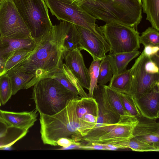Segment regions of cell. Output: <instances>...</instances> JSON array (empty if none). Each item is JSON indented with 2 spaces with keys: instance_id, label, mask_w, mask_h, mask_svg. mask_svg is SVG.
Returning <instances> with one entry per match:
<instances>
[{
  "instance_id": "obj_33",
  "label": "cell",
  "mask_w": 159,
  "mask_h": 159,
  "mask_svg": "<svg viewBox=\"0 0 159 159\" xmlns=\"http://www.w3.org/2000/svg\"><path fill=\"white\" fill-rule=\"evenodd\" d=\"M62 69L70 82L77 89L79 92V95L81 98L88 97L87 94L84 91L83 88L81 86L77 78L72 73L65 63H63Z\"/></svg>"
},
{
  "instance_id": "obj_38",
  "label": "cell",
  "mask_w": 159,
  "mask_h": 159,
  "mask_svg": "<svg viewBox=\"0 0 159 159\" xmlns=\"http://www.w3.org/2000/svg\"><path fill=\"white\" fill-rule=\"evenodd\" d=\"M5 62L0 59V75L4 73Z\"/></svg>"
},
{
  "instance_id": "obj_12",
  "label": "cell",
  "mask_w": 159,
  "mask_h": 159,
  "mask_svg": "<svg viewBox=\"0 0 159 159\" xmlns=\"http://www.w3.org/2000/svg\"><path fill=\"white\" fill-rule=\"evenodd\" d=\"M80 50L78 48L66 51L64 57L65 64L77 78L82 87L88 90L90 78Z\"/></svg>"
},
{
  "instance_id": "obj_19",
  "label": "cell",
  "mask_w": 159,
  "mask_h": 159,
  "mask_svg": "<svg viewBox=\"0 0 159 159\" xmlns=\"http://www.w3.org/2000/svg\"><path fill=\"white\" fill-rule=\"evenodd\" d=\"M11 84L12 95L19 90L25 89L27 84L34 77V75L29 74L16 67H14L6 72Z\"/></svg>"
},
{
  "instance_id": "obj_26",
  "label": "cell",
  "mask_w": 159,
  "mask_h": 159,
  "mask_svg": "<svg viewBox=\"0 0 159 159\" xmlns=\"http://www.w3.org/2000/svg\"><path fill=\"white\" fill-rule=\"evenodd\" d=\"M32 51L26 49H20L13 52L6 61L4 73L24 60Z\"/></svg>"
},
{
  "instance_id": "obj_16",
  "label": "cell",
  "mask_w": 159,
  "mask_h": 159,
  "mask_svg": "<svg viewBox=\"0 0 159 159\" xmlns=\"http://www.w3.org/2000/svg\"><path fill=\"white\" fill-rule=\"evenodd\" d=\"M36 42L32 38L22 39L0 37V59L5 62L16 51L26 49L33 51Z\"/></svg>"
},
{
  "instance_id": "obj_42",
  "label": "cell",
  "mask_w": 159,
  "mask_h": 159,
  "mask_svg": "<svg viewBox=\"0 0 159 159\" xmlns=\"http://www.w3.org/2000/svg\"><path fill=\"white\" fill-rule=\"evenodd\" d=\"M0 37H1V34H0Z\"/></svg>"
},
{
  "instance_id": "obj_20",
  "label": "cell",
  "mask_w": 159,
  "mask_h": 159,
  "mask_svg": "<svg viewBox=\"0 0 159 159\" xmlns=\"http://www.w3.org/2000/svg\"><path fill=\"white\" fill-rule=\"evenodd\" d=\"M143 12L152 27L159 31V0H141Z\"/></svg>"
},
{
  "instance_id": "obj_17",
  "label": "cell",
  "mask_w": 159,
  "mask_h": 159,
  "mask_svg": "<svg viewBox=\"0 0 159 159\" xmlns=\"http://www.w3.org/2000/svg\"><path fill=\"white\" fill-rule=\"evenodd\" d=\"M76 110L78 117L94 127L98 113V104L93 97L80 98L77 102Z\"/></svg>"
},
{
  "instance_id": "obj_39",
  "label": "cell",
  "mask_w": 159,
  "mask_h": 159,
  "mask_svg": "<svg viewBox=\"0 0 159 159\" xmlns=\"http://www.w3.org/2000/svg\"><path fill=\"white\" fill-rule=\"evenodd\" d=\"M150 58L152 61L154 62L158 66H159V53L152 56Z\"/></svg>"
},
{
  "instance_id": "obj_34",
  "label": "cell",
  "mask_w": 159,
  "mask_h": 159,
  "mask_svg": "<svg viewBox=\"0 0 159 159\" xmlns=\"http://www.w3.org/2000/svg\"><path fill=\"white\" fill-rule=\"evenodd\" d=\"M146 71L151 74H156L159 73V66L151 59L147 56L144 65Z\"/></svg>"
},
{
  "instance_id": "obj_22",
  "label": "cell",
  "mask_w": 159,
  "mask_h": 159,
  "mask_svg": "<svg viewBox=\"0 0 159 159\" xmlns=\"http://www.w3.org/2000/svg\"><path fill=\"white\" fill-rule=\"evenodd\" d=\"M29 130L8 126L5 134L0 137V150L11 147L25 136Z\"/></svg>"
},
{
  "instance_id": "obj_1",
  "label": "cell",
  "mask_w": 159,
  "mask_h": 159,
  "mask_svg": "<svg viewBox=\"0 0 159 159\" xmlns=\"http://www.w3.org/2000/svg\"><path fill=\"white\" fill-rule=\"evenodd\" d=\"M71 23L62 21L52 28L37 42L31 53L14 67L33 74L25 89L41 79L51 78L61 67L66 51L65 40Z\"/></svg>"
},
{
  "instance_id": "obj_36",
  "label": "cell",
  "mask_w": 159,
  "mask_h": 159,
  "mask_svg": "<svg viewBox=\"0 0 159 159\" xmlns=\"http://www.w3.org/2000/svg\"><path fill=\"white\" fill-rule=\"evenodd\" d=\"M78 142L67 138H62L58 140L57 143V146L61 147L62 148H66L72 144H76Z\"/></svg>"
},
{
  "instance_id": "obj_11",
  "label": "cell",
  "mask_w": 159,
  "mask_h": 159,
  "mask_svg": "<svg viewBox=\"0 0 159 159\" xmlns=\"http://www.w3.org/2000/svg\"><path fill=\"white\" fill-rule=\"evenodd\" d=\"M138 122L136 117L120 118L113 129L94 143H112L129 139L133 137V129Z\"/></svg>"
},
{
  "instance_id": "obj_32",
  "label": "cell",
  "mask_w": 159,
  "mask_h": 159,
  "mask_svg": "<svg viewBox=\"0 0 159 159\" xmlns=\"http://www.w3.org/2000/svg\"><path fill=\"white\" fill-rule=\"evenodd\" d=\"M57 80L64 87L75 94L79 95L76 88L70 82L61 67L51 77Z\"/></svg>"
},
{
  "instance_id": "obj_37",
  "label": "cell",
  "mask_w": 159,
  "mask_h": 159,
  "mask_svg": "<svg viewBox=\"0 0 159 159\" xmlns=\"http://www.w3.org/2000/svg\"><path fill=\"white\" fill-rule=\"evenodd\" d=\"M8 126L0 117V137L6 133Z\"/></svg>"
},
{
  "instance_id": "obj_41",
  "label": "cell",
  "mask_w": 159,
  "mask_h": 159,
  "mask_svg": "<svg viewBox=\"0 0 159 159\" xmlns=\"http://www.w3.org/2000/svg\"><path fill=\"white\" fill-rule=\"evenodd\" d=\"M1 103H0V107H1Z\"/></svg>"
},
{
  "instance_id": "obj_31",
  "label": "cell",
  "mask_w": 159,
  "mask_h": 159,
  "mask_svg": "<svg viewBox=\"0 0 159 159\" xmlns=\"http://www.w3.org/2000/svg\"><path fill=\"white\" fill-rule=\"evenodd\" d=\"M79 39L76 25L71 23L66 38L64 45L66 51L78 48Z\"/></svg>"
},
{
  "instance_id": "obj_14",
  "label": "cell",
  "mask_w": 159,
  "mask_h": 159,
  "mask_svg": "<svg viewBox=\"0 0 159 159\" xmlns=\"http://www.w3.org/2000/svg\"><path fill=\"white\" fill-rule=\"evenodd\" d=\"M134 100L142 116L150 119L159 118V83L150 91Z\"/></svg>"
},
{
  "instance_id": "obj_40",
  "label": "cell",
  "mask_w": 159,
  "mask_h": 159,
  "mask_svg": "<svg viewBox=\"0 0 159 159\" xmlns=\"http://www.w3.org/2000/svg\"><path fill=\"white\" fill-rule=\"evenodd\" d=\"M139 2V3L141 5L142 2H141V0H137Z\"/></svg>"
},
{
  "instance_id": "obj_29",
  "label": "cell",
  "mask_w": 159,
  "mask_h": 159,
  "mask_svg": "<svg viewBox=\"0 0 159 159\" xmlns=\"http://www.w3.org/2000/svg\"><path fill=\"white\" fill-rule=\"evenodd\" d=\"M113 75L110 64L105 58L100 61L98 83L105 85L111 79Z\"/></svg>"
},
{
  "instance_id": "obj_8",
  "label": "cell",
  "mask_w": 159,
  "mask_h": 159,
  "mask_svg": "<svg viewBox=\"0 0 159 159\" xmlns=\"http://www.w3.org/2000/svg\"><path fill=\"white\" fill-rule=\"evenodd\" d=\"M1 37L8 39L32 38L12 0H2L0 4Z\"/></svg>"
},
{
  "instance_id": "obj_27",
  "label": "cell",
  "mask_w": 159,
  "mask_h": 159,
  "mask_svg": "<svg viewBox=\"0 0 159 159\" xmlns=\"http://www.w3.org/2000/svg\"><path fill=\"white\" fill-rule=\"evenodd\" d=\"M120 95L123 106L130 116L137 118L142 116L134 99L132 96L122 93H120Z\"/></svg>"
},
{
  "instance_id": "obj_35",
  "label": "cell",
  "mask_w": 159,
  "mask_h": 159,
  "mask_svg": "<svg viewBox=\"0 0 159 159\" xmlns=\"http://www.w3.org/2000/svg\"><path fill=\"white\" fill-rule=\"evenodd\" d=\"M159 45H148L144 46L143 50L147 56L150 57L152 56L159 53Z\"/></svg>"
},
{
  "instance_id": "obj_6",
  "label": "cell",
  "mask_w": 159,
  "mask_h": 159,
  "mask_svg": "<svg viewBox=\"0 0 159 159\" xmlns=\"http://www.w3.org/2000/svg\"><path fill=\"white\" fill-rule=\"evenodd\" d=\"M95 29L109 45V54L131 52L140 48L139 33L135 28L111 22L102 26L96 25Z\"/></svg>"
},
{
  "instance_id": "obj_4",
  "label": "cell",
  "mask_w": 159,
  "mask_h": 159,
  "mask_svg": "<svg viewBox=\"0 0 159 159\" xmlns=\"http://www.w3.org/2000/svg\"><path fill=\"white\" fill-rule=\"evenodd\" d=\"M33 87L32 99L35 109L39 114H55L64 108L71 99L80 97L51 78L41 79Z\"/></svg>"
},
{
  "instance_id": "obj_7",
  "label": "cell",
  "mask_w": 159,
  "mask_h": 159,
  "mask_svg": "<svg viewBox=\"0 0 159 159\" xmlns=\"http://www.w3.org/2000/svg\"><path fill=\"white\" fill-rule=\"evenodd\" d=\"M52 14L62 20L89 30L107 43L96 30V19L73 0H43Z\"/></svg>"
},
{
  "instance_id": "obj_24",
  "label": "cell",
  "mask_w": 159,
  "mask_h": 159,
  "mask_svg": "<svg viewBox=\"0 0 159 159\" xmlns=\"http://www.w3.org/2000/svg\"><path fill=\"white\" fill-rule=\"evenodd\" d=\"M120 146L122 149L129 148L137 152H159V146L146 143L134 137L125 141L112 143Z\"/></svg>"
},
{
  "instance_id": "obj_28",
  "label": "cell",
  "mask_w": 159,
  "mask_h": 159,
  "mask_svg": "<svg viewBox=\"0 0 159 159\" xmlns=\"http://www.w3.org/2000/svg\"><path fill=\"white\" fill-rule=\"evenodd\" d=\"M140 43L145 46L148 45H159V31L152 27H148L139 37Z\"/></svg>"
},
{
  "instance_id": "obj_15",
  "label": "cell",
  "mask_w": 159,
  "mask_h": 159,
  "mask_svg": "<svg viewBox=\"0 0 159 159\" xmlns=\"http://www.w3.org/2000/svg\"><path fill=\"white\" fill-rule=\"evenodd\" d=\"M37 111L34 109L29 111L16 112L0 109V117L8 126L29 130L37 120Z\"/></svg>"
},
{
  "instance_id": "obj_13",
  "label": "cell",
  "mask_w": 159,
  "mask_h": 159,
  "mask_svg": "<svg viewBox=\"0 0 159 159\" xmlns=\"http://www.w3.org/2000/svg\"><path fill=\"white\" fill-rule=\"evenodd\" d=\"M138 119L133 129V137L146 143L159 146V123L156 121L157 119L143 116Z\"/></svg>"
},
{
  "instance_id": "obj_18",
  "label": "cell",
  "mask_w": 159,
  "mask_h": 159,
  "mask_svg": "<svg viewBox=\"0 0 159 159\" xmlns=\"http://www.w3.org/2000/svg\"><path fill=\"white\" fill-rule=\"evenodd\" d=\"M141 53L140 51L137 50L129 52L109 54L106 55L105 58L110 64L113 75L126 70L129 63Z\"/></svg>"
},
{
  "instance_id": "obj_10",
  "label": "cell",
  "mask_w": 159,
  "mask_h": 159,
  "mask_svg": "<svg viewBox=\"0 0 159 159\" xmlns=\"http://www.w3.org/2000/svg\"><path fill=\"white\" fill-rule=\"evenodd\" d=\"M76 25L79 39L78 48L87 51L93 60L101 61L105 58L106 53L110 50L108 44L87 29Z\"/></svg>"
},
{
  "instance_id": "obj_45",
  "label": "cell",
  "mask_w": 159,
  "mask_h": 159,
  "mask_svg": "<svg viewBox=\"0 0 159 159\" xmlns=\"http://www.w3.org/2000/svg\"><path fill=\"white\" fill-rule=\"evenodd\" d=\"M1 1H0V3H1Z\"/></svg>"
},
{
  "instance_id": "obj_44",
  "label": "cell",
  "mask_w": 159,
  "mask_h": 159,
  "mask_svg": "<svg viewBox=\"0 0 159 159\" xmlns=\"http://www.w3.org/2000/svg\"><path fill=\"white\" fill-rule=\"evenodd\" d=\"M93 0V1H95L96 0Z\"/></svg>"
},
{
  "instance_id": "obj_43",
  "label": "cell",
  "mask_w": 159,
  "mask_h": 159,
  "mask_svg": "<svg viewBox=\"0 0 159 159\" xmlns=\"http://www.w3.org/2000/svg\"><path fill=\"white\" fill-rule=\"evenodd\" d=\"M2 0H0V1H2Z\"/></svg>"
},
{
  "instance_id": "obj_21",
  "label": "cell",
  "mask_w": 159,
  "mask_h": 159,
  "mask_svg": "<svg viewBox=\"0 0 159 159\" xmlns=\"http://www.w3.org/2000/svg\"><path fill=\"white\" fill-rule=\"evenodd\" d=\"M131 84V69L113 75L108 85L120 92L129 94Z\"/></svg>"
},
{
  "instance_id": "obj_2",
  "label": "cell",
  "mask_w": 159,
  "mask_h": 159,
  "mask_svg": "<svg viewBox=\"0 0 159 159\" xmlns=\"http://www.w3.org/2000/svg\"><path fill=\"white\" fill-rule=\"evenodd\" d=\"M81 98H74L65 107L55 114H40V133L44 144L57 146L60 139L66 138L75 141L86 135L94 126L80 118L77 114L76 103Z\"/></svg>"
},
{
  "instance_id": "obj_5",
  "label": "cell",
  "mask_w": 159,
  "mask_h": 159,
  "mask_svg": "<svg viewBox=\"0 0 159 159\" xmlns=\"http://www.w3.org/2000/svg\"><path fill=\"white\" fill-rule=\"evenodd\" d=\"M32 38L38 41L53 26L43 0H12Z\"/></svg>"
},
{
  "instance_id": "obj_9",
  "label": "cell",
  "mask_w": 159,
  "mask_h": 159,
  "mask_svg": "<svg viewBox=\"0 0 159 159\" xmlns=\"http://www.w3.org/2000/svg\"><path fill=\"white\" fill-rule=\"evenodd\" d=\"M147 57L143 51L130 68L129 95L135 99L149 92L159 83V73L151 74L145 70L144 65Z\"/></svg>"
},
{
  "instance_id": "obj_25",
  "label": "cell",
  "mask_w": 159,
  "mask_h": 159,
  "mask_svg": "<svg viewBox=\"0 0 159 159\" xmlns=\"http://www.w3.org/2000/svg\"><path fill=\"white\" fill-rule=\"evenodd\" d=\"M12 95L11 84L6 73L0 75V102L5 105Z\"/></svg>"
},
{
  "instance_id": "obj_30",
  "label": "cell",
  "mask_w": 159,
  "mask_h": 159,
  "mask_svg": "<svg viewBox=\"0 0 159 159\" xmlns=\"http://www.w3.org/2000/svg\"><path fill=\"white\" fill-rule=\"evenodd\" d=\"M100 61L98 59L93 60L88 69L90 78L88 97H92L93 89L97 85Z\"/></svg>"
},
{
  "instance_id": "obj_3",
  "label": "cell",
  "mask_w": 159,
  "mask_h": 159,
  "mask_svg": "<svg viewBox=\"0 0 159 159\" xmlns=\"http://www.w3.org/2000/svg\"><path fill=\"white\" fill-rule=\"evenodd\" d=\"M95 18L137 28L142 18L141 5L137 0H82L78 4Z\"/></svg>"
},
{
  "instance_id": "obj_23",
  "label": "cell",
  "mask_w": 159,
  "mask_h": 159,
  "mask_svg": "<svg viewBox=\"0 0 159 159\" xmlns=\"http://www.w3.org/2000/svg\"><path fill=\"white\" fill-rule=\"evenodd\" d=\"M107 100L114 111L120 116V118L124 119L130 116L125 109L123 105L120 95V92L104 85Z\"/></svg>"
}]
</instances>
